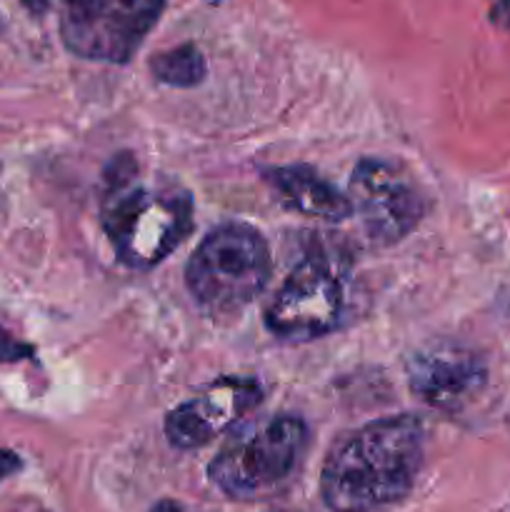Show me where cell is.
Returning <instances> with one entry per match:
<instances>
[{"label":"cell","mask_w":510,"mask_h":512,"mask_svg":"<svg viewBox=\"0 0 510 512\" xmlns=\"http://www.w3.org/2000/svg\"><path fill=\"white\" fill-rule=\"evenodd\" d=\"M100 223L120 263L138 270L153 268L193 228V198L178 185H145L133 155L120 153L105 170Z\"/></svg>","instance_id":"2"},{"label":"cell","mask_w":510,"mask_h":512,"mask_svg":"<svg viewBox=\"0 0 510 512\" xmlns=\"http://www.w3.org/2000/svg\"><path fill=\"white\" fill-rule=\"evenodd\" d=\"M165 0H60V38L85 60L125 63L163 13Z\"/></svg>","instance_id":"6"},{"label":"cell","mask_w":510,"mask_h":512,"mask_svg":"<svg viewBox=\"0 0 510 512\" xmlns=\"http://www.w3.org/2000/svg\"><path fill=\"white\" fill-rule=\"evenodd\" d=\"M305 445L308 428L295 415L248 423L225 440L210 463L208 475L228 498H265L293 475Z\"/></svg>","instance_id":"4"},{"label":"cell","mask_w":510,"mask_h":512,"mask_svg":"<svg viewBox=\"0 0 510 512\" xmlns=\"http://www.w3.org/2000/svg\"><path fill=\"white\" fill-rule=\"evenodd\" d=\"M423 465V425L413 415L383 418L330 450L320 498L333 512H378L413 490Z\"/></svg>","instance_id":"1"},{"label":"cell","mask_w":510,"mask_h":512,"mask_svg":"<svg viewBox=\"0 0 510 512\" xmlns=\"http://www.w3.org/2000/svg\"><path fill=\"white\" fill-rule=\"evenodd\" d=\"M155 78L173 88H193L205 78V58L195 45H178L150 60Z\"/></svg>","instance_id":"11"},{"label":"cell","mask_w":510,"mask_h":512,"mask_svg":"<svg viewBox=\"0 0 510 512\" xmlns=\"http://www.w3.org/2000/svg\"><path fill=\"white\" fill-rule=\"evenodd\" d=\"M345 313V275L335 253L315 245L275 290L265 325L288 340H313L333 333Z\"/></svg>","instance_id":"5"},{"label":"cell","mask_w":510,"mask_h":512,"mask_svg":"<svg viewBox=\"0 0 510 512\" xmlns=\"http://www.w3.org/2000/svg\"><path fill=\"white\" fill-rule=\"evenodd\" d=\"M350 205L375 245H395L423 218L418 188L395 165L363 158L350 178Z\"/></svg>","instance_id":"7"},{"label":"cell","mask_w":510,"mask_h":512,"mask_svg":"<svg viewBox=\"0 0 510 512\" xmlns=\"http://www.w3.org/2000/svg\"><path fill=\"white\" fill-rule=\"evenodd\" d=\"M263 178L288 208L298 210L308 218L340 223V220L353 215V205H350L348 195L340 193L318 170L308 168V165L268 168L263 170Z\"/></svg>","instance_id":"10"},{"label":"cell","mask_w":510,"mask_h":512,"mask_svg":"<svg viewBox=\"0 0 510 512\" xmlns=\"http://www.w3.org/2000/svg\"><path fill=\"white\" fill-rule=\"evenodd\" d=\"M150 512H188V510H185L180 503H175V500H160V503Z\"/></svg>","instance_id":"15"},{"label":"cell","mask_w":510,"mask_h":512,"mask_svg":"<svg viewBox=\"0 0 510 512\" xmlns=\"http://www.w3.org/2000/svg\"><path fill=\"white\" fill-rule=\"evenodd\" d=\"M270 280V250L263 235L243 223L210 230L188 260L185 283L210 315H230L253 303Z\"/></svg>","instance_id":"3"},{"label":"cell","mask_w":510,"mask_h":512,"mask_svg":"<svg viewBox=\"0 0 510 512\" xmlns=\"http://www.w3.org/2000/svg\"><path fill=\"white\" fill-rule=\"evenodd\" d=\"M490 20L500 28H510V0H498L490 10Z\"/></svg>","instance_id":"14"},{"label":"cell","mask_w":510,"mask_h":512,"mask_svg":"<svg viewBox=\"0 0 510 512\" xmlns=\"http://www.w3.org/2000/svg\"><path fill=\"white\" fill-rule=\"evenodd\" d=\"M0 25H3V23H0Z\"/></svg>","instance_id":"16"},{"label":"cell","mask_w":510,"mask_h":512,"mask_svg":"<svg viewBox=\"0 0 510 512\" xmlns=\"http://www.w3.org/2000/svg\"><path fill=\"white\" fill-rule=\"evenodd\" d=\"M20 468H23V463H20L18 455H15L13 450L0 448V483H3L5 478H10L13 473H18Z\"/></svg>","instance_id":"13"},{"label":"cell","mask_w":510,"mask_h":512,"mask_svg":"<svg viewBox=\"0 0 510 512\" xmlns=\"http://www.w3.org/2000/svg\"><path fill=\"white\" fill-rule=\"evenodd\" d=\"M488 383V368L473 350L455 343H430L408 358V385L425 405L460 410Z\"/></svg>","instance_id":"9"},{"label":"cell","mask_w":510,"mask_h":512,"mask_svg":"<svg viewBox=\"0 0 510 512\" xmlns=\"http://www.w3.org/2000/svg\"><path fill=\"white\" fill-rule=\"evenodd\" d=\"M33 345L13 338L5 328H0V363H20V360L33 358Z\"/></svg>","instance_id":"12"},{"label":"cell","mask_w":510,"mask_h":512,"mask_svg":"<svg viewBox=\"0 0 510 512\" xmlns=\"http://www.w3.org/2000/svg\"><path fill=\"white\" fill-rule=\"evenodd\" d=\"M263 400V388L253 378H223L210 383L165 418V435L173 448L193 450L233 428L248 410Z\"/></svg>","instance_id":"8"}]
</instances>
